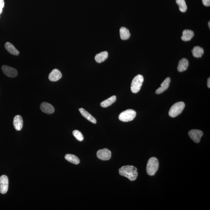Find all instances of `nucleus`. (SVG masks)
I'll return each mask as SVG.
<instances>
[{
    "instance_id": "412c9836",
    "label": "nucleus",
    "mask_w": 210,
    "mask_h": 210,
    "mask_svg": "<svg viewBox=\"0 0 210 210\" xmlns=\"http://www.w3.org/2000/svg\"><path fill=\"white\" fill-rule=\"evenodd\" d=\"M65 159L68 162L77 165L80 162V160L79 158L76 156L72 154H67L65 156Z\"/></svg>"
},
{
    "instance_id": "9d476101",
    "label": "nucleus",
    "mask_w": 210,
    "mask_h": 210,
    "mask_svg": "<svg viewBox=\"0 0 210 210\" xmlns=\"http://www.w3.org/2000/svg\"><path fill=\"white\" fill-rule=\"evenodd\" d=\"M40 109L43 113L48 114H53L55 111V109L52 105L46 102L40 105Z\"/></svg>"
},
{
    "instance_id": "1a4fd4ad",
    "label": "nucleus",
    "mask_w": 210,
    "mask_h": 210,
    "mask_svg": "<svg viewBox=\"0 0 210 210\" xmlns=\"http://www.w3.org/2000/svg\"><path fill=\"white\" fill-rule=\"evenodd\" d=\"M97 157L102 160H108L111 157V152L107 149L99 150L97 151Z\"/></svg>"
},
{
    "instance_id": "cd10ccee",
    "label": "nucleus",
    "mask_w": 210,
    "mask_h": 210,
    "mask_svg": "<svg viewBox=\"0 0 210 210\" xmlns=\"http://www.w3.org/2000/svg\"><path fill=\"white\" fill-rule=\"evenodd\" d=\"M208 25H209V29L210 28V22H209V23H208Z\"/></svg>"
},
{
    "instance_id": "2eb2a0df",
    "label": "nucleus",
    "mask_w": 210,
    "mask_h": 210,
    "mask_svg": "<svg viewBox=\"0 0 210 210\" xmlns=\"http://www.w3.org/2000/svg\"><path fill=\"white\" fill-rule=\"evenodd\" d=\"M79 111L84 118L87 119L91 122L94 124L97 123V120L93 116L90 114H89V112L84 110L83 108H81L79 109Z\"/></svg>"
},
{
    "instance_id": "4468645a",
    "label": "nucleus",
    "mask_w": 210,
    "mask_h": 210,
    "mask_svg": "<svg viewBox=\"0 0 210 210\" xmlns=\"http://www.w3.org/2000/svg\"><path fill=\"white\" fill-rule=\"evenodd\" d=\"M5 48L9 53L11 55L17 56L19 53V50L14 47V46L9 42H6L5 44Z\"/></svg>"
},
{
    "instance_id": "5701e85b",
    "label": "nucleus",
    "mask_w": 210,
    "mask_h": 210,
    "mask_svg": "<svg viewBox=\"0 0 210 210\" xmlns=\"http://www.w3.org/2000/svg\"><path fill=\"white\" fill-rule=\"evenodd\" d=\"M177 4L179 6V9L182 12H185L187 10V7L185 0H176Z\"/></svg>"
},
{
    "instance_id": "20e7f679",
    "label": "nucleus",
    "mask_w": 210,
    "mask_h": 210,
    "mask_svg": "<svg viewBox=\"0 0 210 210\" xmlns=\"http://www.w3.org/2000/svg\"><path fill=\"white\" fill-rule=\"evenodd\" d=\"M144 81V78L141 75L139 74L135 76L132 81L131 90L133 93H137L141 89Z\"/></svg>"
},
{
    "instance_id": "423d86ee",
    "label": "nucleus",
    "mask_w": 210,
    "mask_h": 210,
    "mask_svg": "<svg viewBox=\"0 0 210 210\" xmlns=\"http://www.w3.org/2000/svg\"><path fill=\"white\" fill-rule=\"evenodd\" d=\"M8 178L6 175L0 177V193L2 194L7 193L8 189Z\"/></svg>"
},
{
    "instance_id": "a211bd4d",
    "label": "nucleus",
    "mask_w": 210,
    "mask_h": 210,
    "mask_svg": "<svg viewBox=\"0 0 210 210\" xmlns=\"http://www.w3.org/2000/svg\"><path fill=\"white\" fill-rule=\"evenodd\" d=\"M120 37L122 40H128L131 36V34L129 30L125 27H122L120 28Z\"/></svg>"
},
{
    "instance_id": "a878e982",
    "label": "nucleus",
    "mask_w": 210,
    "mask_h": 210,
    "mask_svg": "<svg viewBox=\"0 0 210 210\" xmlns=\"http://www.w3.org/2000/svg\"><path fill=\"white\" fill-rule=\"evenodd\" d=\"M202 3L205 6H210V0H202Z\"/></svg>"
},
{
    "instance_id": "aec40b11",
    "label": "nucleus",
    "mask_w": 210,
    "mask_h": 210,
    "mask_svg": "<svg viewBox=\"0 0 210 210\" xmlns=\"http://www.w3.org/2000/svg\"><path fill=\"white\" fill-rule=\"evenodd\" d=\"M108 54L107 51H103L98 54L95 57V60L97 63H100L105 61L108 57Z\"/></svg>"
},
{
    "instance_id": "f8f14e48",
    "label": "nucleus",
    "mask_w": 210,
    "mask_h": 210,
    "mask_svg": "<svg viewBox=\"0 0 210 210\" xmlns=\"http://www.w3.org/2000/svg\"><path fill=\"white\" fill-rule=\"evenodd\" d=\"M170 82V78L168 77L166 78L161 84V87L159 88L156 91V94H159L162 93L164 91L168 89Z\"/></svg>"
},
{
    "instance_id": "9b49d317",
    "label": "nucleus",
    "mask_w": 210,
    "mask_h": 210,
    "mask_svg": "<svg viewBox=\"0 0 210 210\" xmlns=\"http://www.w3.org/2000/svg\"><path fill=\"white\" fill-rule=\"evenodd\" d=\"M62 77V73L59 70L57 69H54L50 73L48 77L50 81L55 82V81L59 80Z\"/></svg>"
},
{
    "instance_id": "f03ea898",
    "label": "nucleus",
    "mask_w": 210,
    "mask_h": 210,
    "mask_svg": "<svg viewBox=\"0 0 210 210\" xmlns=\"http://www.w3.org/2000/svg\"><path fill=\"white\" fill-rule=\"evenodd\" d=\"M159 168V162L155 157H152L148 161L146 171L149 175L153 176L155 175Z\"/></svg>"
},
{
    "instance_id": "ddd939ff",
    "label": "nucleus",
    "mask_w": 210,
    "mask_h": 210,
    "mask_svg": "<svg viewBox=\"0 0 210 210\" xmlns=\"http://www.w3.org/2000/svg\"><path fill=\"white\" fill-rule=\"evenodd\" d=\"M13 125L17 131H19L22 129L23 125V121L21 116L17 115L14 117Z\"/></svg>"
},
{
    "instance_id": "dca6fc26",
    "label": "nucleus",
    "mask_w": 210,
    "mask_h": 210,
    "mask_svg": "<svg viewBox=\"0 0 210 210\" xmlns=\"http://www.w3.org/2000/svg\"><path fill=\"white\" fill-rule=\"evenodd\" d=\"M189 66V62L186 59L184 58L179 62L177 70L180 72H182L186 71Z\"/></svg>"
},
{
    "instance_id": "6ab92c4d",
    "label": "nucleus",
    "mask_w": 210,
    "mask_h": 210,
    "mask_svg": "<svg viewBox=\"0 0 210 210\" xmlns=\"http://www.w3.org/2000/svg\"><path fill=\"white\" fill-rule=\"evenodd\" d=\"M116 100V97L115 95L109 98L106 100H104L100 103V105L102 107H107L115 103Z\"/></svg>"
},
{
    "instance_id": "7ed1b4c3",
    "label": "nucleus",
    "mask_w": 210,
    "mask_h": 210,
    "mask_svg": "<svg viewBox=\"0 0 210 210\" xmlns=\"http://www.w3.org/2000/svg\"><path fill=\"white\" fill-rule=\"evenodd\" d=\"M185 105L183 102H177L174 104L169 110V115L172 118L177 116L183 111Z\"/></svg>"
},
{
    "instance_id": "6e6552de",
    "label": "nucleus",
    "mask_w": 210,
    "mask_h": 210,
    "mask_svg": "<svg viewBox=\"0 0 210 210\" xmlns=\"http://www.w3.org/2000/svg\"><path fill=\"white\" fill-rule=\"evenodd\" d=\"M189 136L195 143H199L202 137L203 136V132L198 130H192L189 132Z\"/></svg>"
},
{
    "instance_id": "b1692460",
    "label": "nucleus",
    "mask_w": 210,
    "mask_h": 210,
    "mask_svg": "<svg viewBox=\"0 0 210 210\" xmlns=\"http://www.w3.org/2000/svg\"><path fill=\"white\" fill-rule=\"evenodd\" d=\"M73 135L78 141H82L84 139L83 136L80 132L78 130H75L73 131Z\"/></svg>"
},
{
    "instance_id": "f257e3e1",
    "label": "nucleus",
    "mask_w": 210,
    "mask_h": 210,
    "mask_svg": "<svg viewBox=\"0 0 210 210\" xmlns=\"http://www.w3.org/2000/svg\"><path fill=\"white\" fill-rule=\"evenodd\" d=\"M120 175L129 179L131 181H134L138 176L137 169L132 165H126L119 169Z\"/></svg>"
},
{
    "instance_id": "0eeeda50",
    "label": "nucleus",
    "mask_w": 210,
    "mask_h": 210,
    "mask_svg": "<svg viewBox=\"0 0 210 210\" xmlns=\"http://www.w3.org/2000/svg\"><path fill=\"white\" fill-rule=\"evenodd\" d=\"M2 70L4 74L8 77L14 78L17 76L18 71L15 68L4 65L2 67Z\"/></svg>"
},
{
    "instance_id": "bb28decb",
    "label": "nucleus",
    "mask_w": 210,
    "mask_h": 210,
    "mask_svg": "<svg viewBox=\"0 0 210 210\" xmlns=\"http://www.w3.org/2000/svg\"><path fill=\"white\" fill-rule=\"evenodd\" d=\"M207 87L208 88H210V78L208 79L207 80Z\"/></svg>"
},
{
    "instance_id": "f3484780",
    "label": "nucleus",
    "mask_w": 210,
    "mask_h": 210,
    "mask_svg": "<svg viewBox=\"0 0 210 210\" xmlns=\"http://www.w3.org/2000/svg\"><path fill=\"white\" fill-rule=\"evenodd\" d=\"M194 34L192 30H185L183 32L181 38L184 41H189L193 38Z\"/></svg>"
},
{
    "instance_id": "39448f33",
    "label": "nucleus",
    "mask_w": 210,
    "mask_h": 210,
    "mask_svg": "<svg viewBox=\"0 0 210 210\" xmlns=\"http://www.w3.org/2000/svg\"><path fill=\"white\" fill-rule=\"evenodd\" d=\"M136 115V113L134 110H128L120 114L119 119L123 122L130 121L134 119Z\"/></svg>"
},
{
    "instance_id": "393cba45",
    "label": "nucleus",
    "mask_w": 210,
    "mask_h": 210,
    "mask_svg": "<svg viewBox=\"0 0 210 210\" xmlns=\"http://www.w3.org/2000/svg\"><path fill=\"white\" fill-rule=\"evenodd\" d=\"M4 6V0H0V14L2 12L3 8Z\"/></svg>"
},
{
    "instance_id": "4be33fe9",
    "label": "nucleus",
    "mask_w": 210,
    "mask_h": 210,
    "mask_svg": "<svg viewBox=\"0 0 210 210\" xmlns=\"http://www.w3.org/2000/svg\"><path fill=\"white\" fill-rule=\"evenodd\" d=\"M193 55L195 57L200 58L202 56L204 51L201 47L198 46H195L192 50Z\"/></svg>"
}]
</instances>
